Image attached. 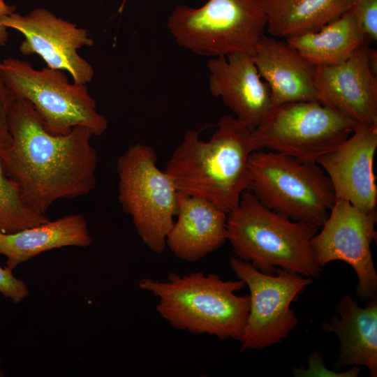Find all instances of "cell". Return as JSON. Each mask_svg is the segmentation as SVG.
Instances as JSON below:
<instances>
[{"mask_svg":"<svg viewBox=\"0 0 377 377\" xmlns=\"http://www.w3.org/2000/svg\"><path fill=\"white\" fill-rule=\"evenodd\" d=\"M8 119L12 141L0 150V159L30 207L46 214L55 201L94 189L98 155L89 129L50 133L32 105L8 88Z\"/></svg>","mask_w":377,"mask_h":377,"instance_id":"cell-1","label":"cell"},{"mask_svg":"<svg viewBox=\"0 0 377 377\" xmlns=\"http://www.w3.org/2000/svg\"><path fill=\"white\" fill-rule=\"evenodd\" d=\"M255 151L251 130L226 114L208 141L197 131H187L165 172L177 191L206 200L228 214L249 188V159Z\"/></svg>","mask_w":377,"mask_h":377,"instance_id":"cell-2","label":"cell"},{"mask_svg":"<svg viewBox=\"0 0 377 377\" xmlns=\"http://www.w3.org/2000/svg\"><path fill=\"white\" fill-rule=\"evenodd\" d=\"M139 288L158 298V313L172 327L195 334L239 341L247 320L249 295L238 296L242 280L223 281L214 273L169 274L165 281L142 279Z\"/></svg>","mask_w":377,"mask_h":377,"instance_id":"cell-3","label":"cell"},{"mask_svg":"<svg viewBox=\"0 0 377 377\" xmlns=\"http://www.w3.org/2000/svg\"><path fill=\"white\" fill-rule=\"evenodd\" d=\"M318 228L267 208L249 190L242 193L237 206L227 214V240L235 257L267 274H274L279 267L306 277H318L321 268L311 245Z\"/></svg>","mask_w":377,"mask_h":377,"instance_id":"cell-4","label":"cell"},{"mask_svg":"<svg viewBox=\"0 0 377 377\" xmlns=\"http://www.w3.org/2000/svg\"><path fill=\"white\" fill-rule=\"evenodd\" d=\"M267 26L263 0H207L199 8L177 6L168 29L182 47L210 58L252 56Z\"/></svg>","mask_w":377,"mask_h":377,"instance_id":"cell-5","label":"cell"},{"mask_svg":"<svg viewBox=\"0 0 377 377\" xmlns=\"http://www.w3.org/2000/svg\"><path fill=\"white\" fill-rule=\"evenodd\" d=\"M249 190L267 208L293 221L320 228L337 198L331 182L316 163L269 150L249 159Z\"/></svg>","mask_w":377,"mask_h":377,"instance_id":"cell-6","label":"cell"},{"mask_svg":"<svg viewBox=\"0 0 377 377\" xmlns=\"http://www.w3.org/2000/svg\"><path fill=\"white\" fill-rule=\"evenodd\" d=\"M1 68L6 87L32 105L50 133L64 135L83 126L99 136L108 128V120L96 110L87 84L70 83L63 71L37 70L11 57L1 62Z\"/></svg>","mask_w":377,"mask_h":377,"instance_id":"cell-7","label":"cell"},{"mask_svg":"<svg viewBox=\"0 0 377 377\" xmlns=\"http://www.w3.org/2000/svg\"><path fill=\"white\" fill-rule=\"evenodd\" d=\"M156 162L150 146L131 145L117 162L118 200L142 241L152 251L161 253L176 215L177 190Z\"/></svg>","mask_w":377,"mask_h":377,"instance_id":"cell-8","label":"cell"},{"mask_svg":"<svg viewBox=\"0 0 377 377\" xmlns=\"http://www.w3.org/2000/svg\"><path fill=\"white\" fill-rule=\"evenodd\" d=\"M357 124L318 101L273 106L251 131L256 151L269 150L316 163L353 132Z\"/></svg>","mask_w":377,"mask_h":377,"instance_id":"cell-9","label":"cell"},{"mask_svg":"<svg viewBox=\"0 0 377 377\" xmlns=\"http://www.w3.org/2000/svg\"><path fill=\"white\" fill-rule=\"evenodd\" d=\"M230 266L250 293L240 351L263 350L281 342L298 323L290 304L313 282L312 279L279 267L274 274H265L235 256L230 259Z\"/></svg>","mask_w":377,"mask_h":377,"instance_id":"cell-10","label":"cell"},{"mask_svg":"<svg viewBox=\"0 0 377 377\" xmlns=\"http://www.w3.org/2000/svg\"><path fill=\"white\" fill-rule=\"evenodd\" d=\"M376 222V209L363 212L346 200L337 199L321 230L311 241L320 268L341 260L354 269L358 279L355 294L366 303L377 298V272L371 252L377 237Z\"/></svg>","mask_w":377,"mask_h":377,"instance_id":"cell-11","label":"cell"},{"mask_svg":"<svg viewBox=\"0 0 377 377\" xmlns=\"http://www.w3.org/2000/svg\"><path fill=\"white\" fill-rule=\"evenodd\" d=\"M0 22L24 36L19 47L22 54L39 55L48 68L68 71L73 82L87 84L93 80L92 65L78 54V50L94 43L88 30L43 8L25 15L14 12Z\"/></svg>","mask_w":377,"mask_h":377,"instance_id":"cell-12","label":"cell"},{"mask_svg":"<svg viewBox=\"0 0 377 377\" xmlns=\"http://www.w3.org/2000/svg\"><path fill=\"white\" fill-rule=\"evenodd\" d=\"M318 101L357 125L377 124V77L364 45L346 61L316 66Z\"/></svg>","mask_w":377,"mask_h":377,"instance_id":"cell-13","label":"cell"},{"mask_svg":"<svg viewBox=\"0 0 377 377\" xmlns=\"http://www.w3.org/2000/svg\"><path fill=\"white\" fill-rule=\"evenodd\" d=\"M376 148L377 124L357 125L349 137L316 162L329 177L336 198L366 212L376 209Z\"/></svg>","mask_w":377,"mask_h":377,"instance_id":"cell-14","label":"cell"},{"mask_svg":"<svg viewBox=\"0 0 377 377\" xmlns=\"http://www.w3.org/2000/svg\"><path fill=\"white\" fill-rule=\"evenodd\" d=\"M208 86L236 118L253 131L272 108L270 90L252 56L233 53L209 59Z\"/></svg>","mask_w":377,"mask_h":377,"instance_id":"cell-15","label":"cell"},{"mask_svg":"<svg viewBox=\"0 0 377 377\" xmlns=\"http://www.w3.org/2000/svg\"><path fill=\"white\" fill-rule=\"evenodd\" d=\"M252 58L261 78L269 87L272 107L318 101L314 85L316 66L286 40L264 34Z\"/></svg>","mask_w":377,"mask_h":377,"instance_id":"cell-16","label":"cell"},{"mask_svg":"<svg viewBox=\"0 0 377 377\" xmlns=\"http://www.w3.org/2000/svg\"><path fill=\"white\" fill-rule=\"evenodd\" d=\"M227 213L200 198L177 191V219L166 237V246L181 260L196 262L227 240Z\"/></svg>","mask_w":377,"mask_h":377,"instance_id":"cell-17","label":"cell"},{"mask_svg":"<svg viewBox=\"0 0 377 377\" xmlns=\"http://www.w3.org/2000/svg\"><path fill=\"white\" fill-rule=\"evenodd\" d=\"M332 321H323L320 329L334 333L340 351L336 367L364 365L371 377L377 376V298L360 306L345 295L334 306Z\"/></svg>","mask_w":377,"mask_h":377,"instance_id":"cell-18","label":"cell"},{"mask_svg":"<svg viewBox=\"0 0 377 377\" xmlns=\"http://www.w3.org/2000/svg\"><path fill=\"white\" fill-rule=\"evenodd\" d=\"M91 242L86 219L73 214L12 233L0 232V255L6 257V267L13 270L46 251L66 246L87 247Z\"/></svg>","mask_w":377,"mask_h":377,"instance_id":"cell-19","label":"cell"},{"mask_svg":"<svg viewBox=\"0 0 377 377\" xmlns=\"http://www.w3.org/2000/svg\"><path fill=\"white\" fill-rule=\"evenodd\" d=\"M286 40L315 66H329L346 61L369 39L352 7L319 30Z\"/></svg>","mask_w":377,"mask_h":377,"instance_id":"cell-20","label":"cell"},{"mask_svg":"<svg viewBox=\"0 0 377 377\" xmlns=\"http://www.w3.org/2000/svg\"><path fill=\"white\" fill-rule=\"evenodd\" d=\"M266 29L289 38L319 30L350 10L355 0H263Z\"/></svg>","mask_w":377,"mask_h":377,"instance_id":"cell-21","label":"cell"},{"mask_svg":"<svg viewBox=\"0 0 377 377\" xmlns=\"http://www.w3.org/2000/svg\"><path fill=\"white\" fill-rule=\"evenodd\" d=\"M50 220L24 201L18 185L7 175L0 159V232L12 233Z\"/></svg>","mask_w":377,"mask_h":377,"instance_id":"cell-22","label":"cell"},{"mask_svg":"<svg viewBox=\"0 0 377 377\" xmlns=\"http://www.w3.org/2000/svg\"><path fill=\"white\" fill-rule=\"evenodd\" d=\"M308 367H303L292 369V373L295 376H330V377H356L358 376L360 369L353 367L348 371L337 372L325 367L323 363V355L319 351L312 352L307 358Z\"/></svg>","mask_w":377,"mask_h":377,"instance_id":"cell-23","label":"cell"},{"mask_svg":"<svg viewBox=\"0 0 377 377\" xmlns=\"http://www.w3.org/2000/svg\"><path fill=\"white\" fill-rule=\"evenodd\" d=\"M0 293L14 303H19L29 295L27 285L13 274L7 267L0 266Z\"/></svg>","mask_w":377,"mask_h":377,"instance_id":"cell-24","label":"cell"},{"mask_svg":"<svg viewBox=\"0 0 377 377\" xmlns=\"http://www.w3.org/2000/svg\"><path fill=\"white\" fill-rule=\"evenodd\" d=\"M353 8L369 40H377V0H355Z\"/></svg>","mask_w":377,"mask_h":377,"instance_id":"cell-25","label":"cell"},{"mask_svg":"<svg viewBox=\"0 0 377 377\" xmlns=\"http://www.w3.org/2000/svg\"><path fill=\"white\" fill-rule=\"evenodd\" d=\"M0 61V150L8 147L12 141L8 119V88L4 82Z\"/></svg>","mask_w":377,"mask_h":377,"instance_id":"cell-26","label":"cell"},{"mask_svg":"<svg viewBox=\"0 0 377 377\" xmlns=\"http://www.w3.org/2000/svg\"><path fill=\"white\" fill-rule=\"evenodd\" d=\"M15 6L8 5L3 0H0V20L15 12Z\"/></svg>","mask_w":377,"mask_h":377,"instance_id":"cell-27","label":"cell"},{"mask_svg":"<svg viewBox=\"0 0 377 377\" xmlns=\"http://www.w3.org/2000/svg\"><path fill=\"white\" fill-rule=\"evenodd\" d=\"M8 39V28L0 22V46L6 45Z\"/></svg>","mask_w":377,"mask_h":377,"instance_id":"cell-28","label":"cell"},{"mask_svg":"<svg viewBox=\"0 0 377 377\" xmlns=\"http://www.w3.org/2000/svg\"><path fill=\"white\" fill-rule=\"evenodd\" d=\"M4 376V373L1 369V361L0 360V377H2Z\"/></svg>","mask_w":377,"mask_h":377,"instance_id":"cell-29","label":"cell"}]
</instances>
